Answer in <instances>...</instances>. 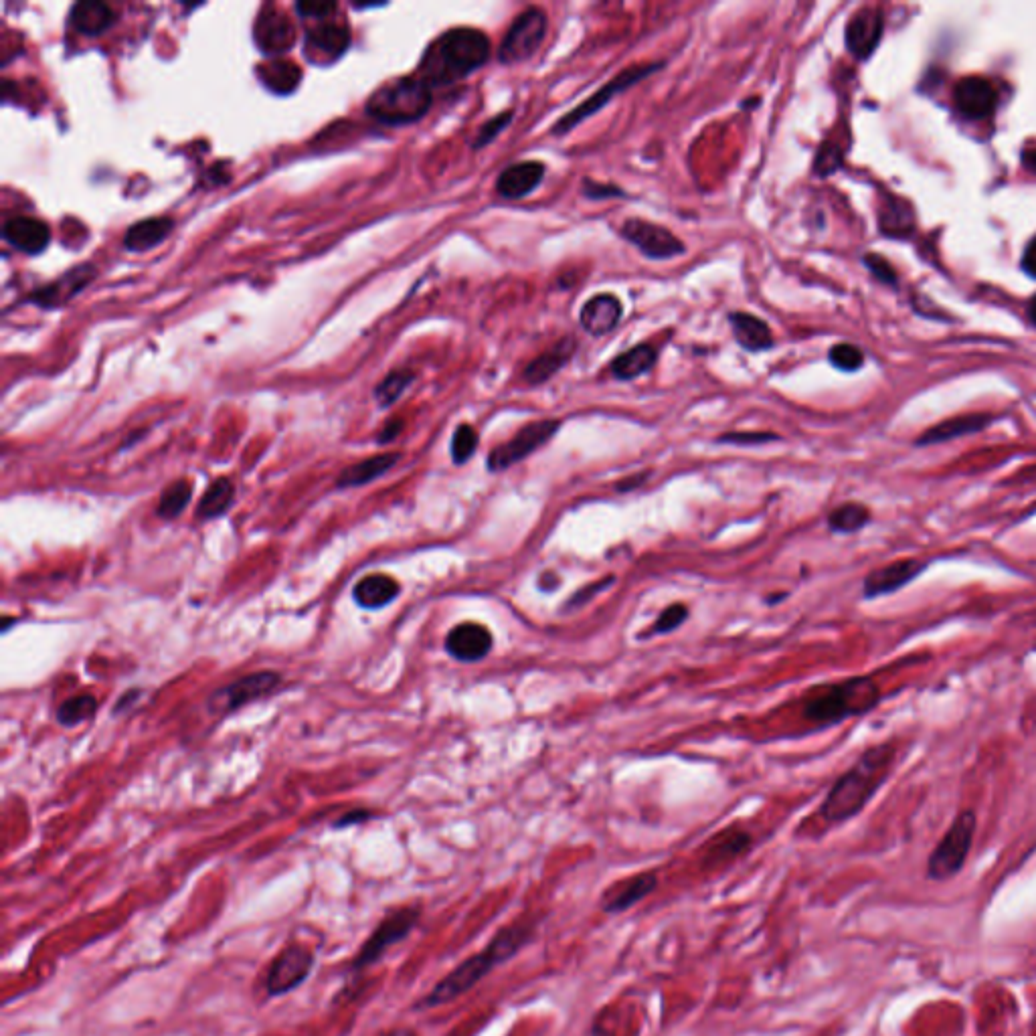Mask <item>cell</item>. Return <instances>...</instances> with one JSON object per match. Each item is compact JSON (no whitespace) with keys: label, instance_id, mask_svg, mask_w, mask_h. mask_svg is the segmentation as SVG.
Instances as JSON below:
<instances>
[{"label":"cell","instance_id":"obj_1","mask_svg":"<svg viewBox=\"0 0 1036 1036\" xmlns=\"http://www.w3.org/2000/svg\"><path fill=\"white\" fill-rule=\"evenodd\" d=\"M535 927H537V923L531 919H518L512 925H506L500 931H496V935L490 939V943L482 949V952L464 960L442 982H438L436 988L421 1000V1006L423 1008L444 1006V1004L460 998L462 994L470 992L496 966L508 962L510 958H514L518 952H521V949L531 941Z\"/></svg>","mask_w":1036,"mask_h":1036},{"label":"cell","instance_id":"obj_2","mask_svg":"<svg viewBox=\"0 0 1036 1036\" xmlns=\"http://www.w3.org/2000/svg\"><path fill=\"white\" fill-rule=\"evenodd\" d=\"M893 759L895 747L891 743L869 747L830 788L820 808V816L830 824H840L862 812V808L871 802V798L885 784L891 773Z\"/></svg>","mask_w":1036,"mask_h":1036},{"label":"cell","instance_id":"obj_3","mask_svg":"<svg viewBox=\"0 0 1036 1036\" xmlns=\"http://www.w3.org/2000/svg\"><path fill=\"white\" fill-rule=\"evenodd\" d=\"M490 39L470 27H458L442 33L431 43L419 63V79L429 88H440L462 81L478 71L490 59Z\"/></svg>","mask_w":1036,"mask_h":1036},{"label":"cell","instance_id":"obj_4","mask_svg":"<svg viewBox=\"0 0 1036 1036\" xmlns=\"http://www.w3.org/2000/svg\"><path fill=\"white\" fill-rule=\"evenodd\" d=\"M879 701L881 688L871 676H852L808 690L802 699V717L814 727H830L873 711Z\"/></svg>","mask_w":1036,"mask_h":1036},{"label":"cell","instance_id":"obj_5","mask_svg":"<svg viewBox=\"0 0 1036 1036\" xmlns=\"http://www.w3.org/2000/svg\"><path fill=\"white\" fill-rule=\"evenodd\" d=\"M431 108V88L419 77L391 79L371 94L367 114L383 124H411Z\"/></svg>","mask_w":1036,"mask_h":1036},{"label":"cell","instance_id":"obj_6","mask_svg":"<svg viewBox=\"0 0 1036 1036\" xmlns=\"http://www.w3.org/2000/svg\"><path fill=\"white\" fill-rule=\"evenodd\" d=\"M976 832V814L964 810L949 826L945 836L939 840L927 862V877L933 881H945L956 877L970 854Z\"/></svg>","mask_w":1036,"mask_h":1036},{"label":"cell","instance_id":"obj_7","mask_svg":"<svg viewBox=\"0 0 1036 1036\" xmlns=\"http://www.w3.org/2000/svg\"><path fill=\"white\" fill-rule=\"evenodd\" d=\"M664 63H638V65H632L624 71H620L616 77H612L603 88H599L591 98H587L583 104H579L577 108H573L569 114H565L551 130L553 136H565L569 134L571 130H575V126H579L581 122H585L587 118L595 116L603 106H608L618 94H624L628 92L632 85L640 83L642 79H646L648 75L656 73L658 69H662Z\"/></svg>","mask_w":1036,"mask_h":1036},{"label":"cell","instance_id":"obj_8","mask_svg":"<svg viewBox=\"0 0 1036 1036\" xmlns=\"http://www.w3.org/2000/svg\"><path fill=\"white\" fill-rule=\"evenodd\" d=\"M549 29V17L539 7H529L512 21L510 29L506 31L500 49L498 59L504 65H516L525 63L537 55L541 49Z\"/></svg>","mask_w":1036,"mask_h":1036},{"label":"cell","instance_id":"obj_9","mask_svg":"<svg viewBox=\"0 0 1036 1036\" xmlns=\"http://www.w3.org/2000/svg\"><path fill=\"white\" fill-rule=\"evenodd\" d=\"M559 427H561L559 419H537V421L527 423L525 427L518 429L508 442L500 444L498 448H494L488 454V460H486L488 470L504 472L510 466H516L518 462H523L525 458L533 456L537 450H541L545 444H549L555 438Z\"/></svg>","mask_w":1036,"mask_h":1036},{"label":"cell","instance_id":"obj_10","mask_svg":"<svg viewBox=\"0 0 1036 1036\" xmlns=\"http://www.w3.org/2000/svg\"><path fill=\"white\" fill-rule=\"evenodd\" d=\"M421 917V909L417 905L413 907H399L385 915L377 929L367 937V941L361 945L359 952L353 960V972L365 970L367 966L379 962L383 954L395 943L403 941L417 925Z\"/></svg>","mask_w":1036,"mask_h":1036},{"label":"cell","instance_id":"obj_11","mask_svg":"<svg viewBox=\"0 0 1036 1036\" xmlns=\"http://www.w3.org/2000/svg\"><path fill=\"white\" fill-rule=\"evenodd\" d=\"M280 682H282V676L274 670L253 672L249 676H243V678L223 686L221 690H217V693L209 699V711L217 713V715L233 713L257 699L268 697L280 686Z\"/></svg>","mask_w":1036,"mask_h":1036},{"label":"cell","instance_id":"obj_12","mask_svg":"<svg viewBox=\"0 0 1036 1036\" xmlns=\"http://www.w3.org/2000/svg\"><path fill=\"white\" fill-rule=\"evenodd\" d=\"M314 968V954L306 945L290 943L272 962L266 974V992L270 996H284L308 980Z\"/></svg>","mask_w":1036,"mask_h":1036},{"label":"cell","instance_id":"obj_13","mask_svg":"<svg viewBox=\"0 0 1036 1036\" xmlns=\"http://www.w3.org/2000/svg\"><path fill=\"white\" fill-rule=\"evenodd\" d=\"M620 233L648 259H672L686 251V245L672 231L644 219L624 221Z\"/></svg>","mask_w":1036,"mask_h":1036},{"label":"cell","instance_id":"obj_14","mask_svg":"<svg viewBox=\"0 0 1036 1036\" xmlns=\"http://www.w3.org/2000/svg\"><path fill=\"white\" fill-rule=\"evenodd\" d=\"M925 569L927 563L921 559H897L867 575L865 583H862V595L867 599H875L895 593L907 583L915 581Z\"/></svg>","mask_w":1036,"mask_h":1036},{"label":"cell","instance_id":"obj_15","mask_svg":"<svg viewBox=\"0 0 1036 1036\" xmlns=\"http://www.w3.org/2000/svg\"><path fill=\"white\" fill-rule=\"evenodd\" d=\"M255 43L266 55H278L292 49L296 43V29L284 11L278 7H266L259 13L253 27Z\"/></svg>","mask_w":1036,"mask_h":1036},{"label":"cell","instance_id":"obj_16","mask_svg":"<svg viewBox=\"0 0 1036 1036\" xmlns=\"http://www.w3.org/2000/svg\"><path fill=\"white\" fill-rule=\"evenodd\" d=\"M958 112L970 120H986L998 108V92L984 77H964L954 90Z\"/></svg>","mask_w":1036,"mask_h":1036},{"label":"cell","instance_id":"obj_17","mask_svg":"<svg viewBox=\"0 0 1036 1036\" xmlns=\"http://www.w3.org/2000/svg\"><path fill=\"white\" fill-rule=\"evenodd\" d=\"M883 37V15L879 9H860L846 25V49L856 59H869Z\"/></svg>","mask_w":1036,"mask_h":1036},{"label":"cell","instance_id":"obj_18","mask_svg":"<svg viewBox=\"0 0 1036 1036\" xmlns=\"http://www.w3.org/2000/svg\"><path fill=\"white\" fill-rule=\"evenodd\" d=\"M545 172L547 166L539 160L516 162L500 172L496 181V195L510 201L525 199L541 187Z\"/></svg>","mask_w":1036,"mask_h":1036},{"label":"cell","instance_id":"obj_19","mask_svg":"<svg viewBox=\"0 0 1036 1036\" xmlns=\"http://www.w3.org/2000/svg\"><path fill=\"white\" fill-rule=\"evenodd\" d=\"M494 646L490 630L476 622H464L450 630L446 638V650L460 662L484 660Z\"/></svg>","mask_w":1036,"mask_h":1036},{"label":"cell","instance_id":"obj_20","mask_svg":"<svg viewBox=\"0 0 1036 1036\" xmlns=\"http://www.w3.org/2000/svg\"><path fill=\"white\" fill-rule=\"evenodd\" d=\"M656 887H658L656 873H640V875L624 879V881L616 883L614 887L606 889V893L601 895L599 905L603 911H608V913H622V911L630 909L632 905H636L638 901L652 895Z\"/></svg>","mask_w":1036,"mask_h":1036},{"label":"cell","instance_id":"obj_21","mask_svg":"<svg viewBox=\"0 0 1036 1036\" xmlns=\"http://www.w3.org/2000/svg\"><path fill=\"white\" fill-rule=\"evenodd\" d=\"M622 314V302L614 294H597L583 304L579 312V322L587 334L603 336L620 324Z\"/></svg>","mask_w":1036,"mask_h":1036},{"label":"cell","instance_id":"obj_22","mask_svg":"<svg viewBox=\"0 0 1036 1036\" xmlns=\"http://www.w3.org/2000/svg\"><path fill=\"white\" fill-rule=\"evenodd\" d=\"M351 43L349 29L338 23H322L306 35V55L314 61H334Z\"/></svg>","mask_w":1036,"mask_h":1036},{"label":"cell","instance_id":"obj_23","mask_svg":"<svg viewBox=\"0 0 1036 1036\" xmlns=\"http://www.w3.org/2000/svg\"><path fill=\"white\" fill-rule=\"evenodd\" d=\"M577 351V340L567 336L563 340H559L557 344H553V347L549 351H545L543 355H539L537 359H533L525 373H523V379L531 385V387H537V385H543L547 383L549 379H553L563 367L569 365V361L573 359Z\"/></svg>","mask_w":1036,"mask_h":1036},{"label":"cell","instance_id":"obj_24","mask_svg":"<svg viewBox=\"0 0 1036 1036\" xmlns=\"http://www.w3.org/2000/svg\"><path fill=\"white\" fill-rule=\"evenodd\" d=\"M3 237H5V241H9L19 251L29 253V255H37V253H41L49 245L51 233H49V227L41 219L27 217V215H17V217H11L5 223Z\"/></svg>","mask_w":1036,"mask_h":1036},{"label":"cell","instance_id":"obj_25","mask_svg":"<svg viewBox=\"0 0 1036 1036\" xmlns=\"http://www.w3.org/2000/svg\"><path fill=\"white\" fill-rule=\"evenodd\" d=\"M729 322L741 349L749 353H761L773 347V334L761 318L747 312H733Z\"/></svg>","mask_w":1036,"mask_h":1036},{"label":"cell","instance_id":"obj_26","mask_svg":"<svg viewBox=\"0 0 1036 1036\" xmlns=\"http://www.w3.org/2000/svg\"><path fill=\"white\" fill-rule=\"evenodd\" d=\"M399 583L385 573L363 577L355 585V601L365 610H381L399 597Z\"/></svg>","mask_w":1036,"mask_h":1036},{"label":"cell","instance_id":"obj_27","mask_svg":"<svg viewBox=\"0 0 1036 1036\" xmlns=\"http://www.w3.org/2000/svg\"><path fill=\"white\" fill-rule=\"evenodd\" d=\"M114 11L106 3H98V0H85V3H77L69 11V23L75 31L83 35H100L106 29L114 25Z\"/></svg>","mask_w":1036,"mask_h":1036},{"label":"cell","instance_id":"obj_28","mask_svg":"<svg viewBox=\"0 0 1036 1036\" xmlns=\"http://www.w3.org/2000/svg\"><path fill=\"white\" fill-rule=\"evenodd\" d=\"M988 423H990L988 415H962L956 419H947V421L927 429L925 434L917 440V446L941 444V442H949L954 438L976 434V431L984 429Z\"/></svg>","mask_w":1036,"mask_h":1036},{"label":"cell","instance_id":"obj_29","mask_svg":"<svg viewBox=\"0 0 1036 1036\" xmlns=\"http://www.w3.org/2000/svg\"><path fill=\"white\" fill-rule=\"evenodd\" d=\"M399 460H401V454H397V452H389V454H379V456L367 458V460H363L359 464H353V466H349L347 470H344L338 476L336 486L338 488L365 486V484L377 480L379 476H383L385 472H389Z\"/></svg>","mask_w":1036,"mask_h":1036},{"label":"cell","instance_id":"obj_30","mask_svg":"<svg viewBox=\"0 0 1036 1036\" xmlns=\"http://www.w3.org/2000/svg\"><path fill=\"white\" fill-rule=\"evenodd\" d=\"M658 361V351L652 347V344H638V347H632L630 351L618 355L612 365H610V371L612 375L618 379V381H634L642 375H646Z\"/></svg>","mask_w":1036,"mask_h":1036},{"label":"cell","instance_id":"obj_31","mask_svg":"<svg viewBox=\"0 0 1036 1036\" xmlns=\"http://www.w3.org/2000/svg\"><path fill=\"white\" fill-rule=\"evenodd\" d=\"M175 221L168 217H150L134 223L124 235V247L130 251H146L168 237Z\"/></svg>","mask_w":1036,"mask_h":1036},{"label":"cell","instance_id":"obj_32","mask_svg":"<svg viewBox=\"0 0 1036 1036\" xmlns=\"http://www.w3.org/2000/svg\"><path fill=\"white\" fill-rule=\"evenodd\" d=\"M257 75L264 81L268 90H272L274 94L286 96L298 88V83L302 79V69L294 61L276 59V61H268L264 65H259Z\"/></svg>","mask_w":1036,"mask_h":1036},{"label":"cell","instance_id":"obj_33","mask_svg":"<svg viewBox=\"0 0 1036 1036\" xmlns=\"http://www.w3.org/2000/svg\"><path fill=\"white\" fill-rule=\"evenodd\" d=\"M873 518V512L867 504L862 502H844L830 510L828 514V529L832 533L840 535H852L865 529Z\"/></svg>","mask_w":1036,"mask_h":1036},{"label":"cell","instance_id":"obj_34","mask_svg":"<svg viewBox=\"0 0 1036 1036\" xmlns=\"http://www.w3.org/2000/svg\"><path fill=\"white\" fill-rule=\"evenodd\" d=\"M94 276V270L90 266H83V268H77L69 274H65L59 282L39 290L35 294V302L41 304V306H55V304H61L63 300H69L73 294H77L85 284H88Z\"/></svg>","mask_w":1036,"mask_h":1036},{"label":"cell","instance_id":"obj_35","mask_svg":"<svg viewBox=\"0 0 1036 1036\" xmlns=\"http://www.w3.org/2000/svg\"><path fill=\"white\" fill-rule=\"evenodd\" d=\"M233 500H235V486H233V482L229 478H217L207 488L203 498L199 500L197 514H199V518H217V516L225 514L231 508Z\"/></svg>","mask_w":1036,"mask_h":1036},{"label":"cell","instance_id":"obj_36","mask_svg":"<svg viewBox=\"0 0 1036 1036\" xmlns=\"http://www.w3.org/2000/svg\"><path fill=\"white\" fill-rule=\"evenodd\" d=\"M881 231L891 237H905L913 229V215L903 201L891 199L881 209Z\"/></svg>","mask_w":1036,"mask_h":1036},{"label":"cell","instance_id":"obj_37","mask_svg":"<svg viewBox=\"0 0 1036 1036\" xmlns=\"http://www.w3.org/2000/svg\"><path fill=\"white\" fill-rule=\"evenodd\" d=\"M191 496H193V486L191 482L187 480H179V482H172L160 496V502H158V516L166 518V521H172V518H177L185 508L187 504L191 502Z\"/></svg>","mask_w":1036,"mask_h":1036},{"label":"cell","instance_id":"obj_38","mask_svg":"<svg viewBox=\"0 0 1036 1036\" xmlns=\"http://www.w3.org/2000/svg\"><path fill=\"white\" fill-rule=\"evenodd\" d=\"M98 701L94 695H77L65 701L57 711V721L65 727H75L96 715Z\"/></svg>","mask_w":1036,"mask_h":1036},{"label":"cell","instance_id":"obj_39","mask_svg":"<svg viewBox=\"0 0 1036 1036\" xmlns=\"http://www.w3.org/2000/svg\"><path fill=\"white\" fill-rule=\"evenodd\" d=\"M749 846H751V836L743 830L731 828V830L721 832L717 838H713L709 850L715 858L725 860V858H735V856L743 854Z\"/></svg>","mask_w":1036,"mask_h":1036},{"label":"cell","instance_id":"obj_40","mask_svg":"<svg viewBox=\"0 0 1036 1036\" xmlns=\"http://www.w3.org/2000/svg\"><path fill=\"white\" fill-rule=\"evenodd\" d=\"M415 381V375L411 371H393L389 373L375 389V399L381 407H387L391 405L393 401H397L403 391Z\"/></svg>","mask_w":1036,"mask_h":1036},{"label":"cell","instance_id":"obj_41","mask_svg":"<svg viewBox=\"0 0 1036 1036\" xmlns=\"http://www.w3.org/2000/svg\"><path fill=\"white\" fill-rule=\"evenodd\" d=\"M478 450V434L476 429L468 423L458 425L452 438V460L460 466L466 464Z\"/></svg>","mask_w":1036,"mask_h":1036},{"label":"cell","instance_id":"obj_42","mask_svg":"<svg viewBox=\"0 0 1036 1036\" xmlns=\"http://www.w3.org/2000/svg\"><path fill=\"white\" fill-rule=\"evenodd\" d=\"M830 363L840 371L852 373L865 363V355L854 344H836V347L830 349Z\"/></svg>","mask_w":1036,"mask_h":1036},{"label":"cell","instance_id":"obj_43","mask_svg":"<svg viewBox=\"0 0 1036 1036\" xmlns=\"http://www.w3.org/2000/svg\"><path fill=\"white\" fill-rule=\"evenodd\" d=\"M690 616V610L684 606V603H672V606H668L666 610L660 612L658 620L654 622L652 626V634H670L674 630H678L686 618Z\"/></svg>","mask_w":1036,"mask_h":1036},{"label":"cell","instance_id":"obj_44","mask_svg":"<svg viewBox=\"0 0 1036 1036\" xmlns=\"http://www.w3.org/2000/svg\"><path fill=\"white\" fill-rule=\"evenodd\" d=\"M777 440H780V436L769 434V431H731V434H723L717 438V442L731 446H761Z\"/></svg>","mask_w":1036,"mask_h":1036},{"label":"cell","instance_id":"obj_45","mask_svg":"<svg viewBox=\"0 0 1036 1036\" xmlns=\"http://www.w3.org/2000/svg\"><path fill=\"white\" fill-rule=\"evenodd\" d=\"M512 118H514V114H512V112H502V114H498V116L490 118L484 126H480L478 136H476V140L472 142V146L478 150V148H484V146H488L490 142H494V138H498V136L506 130V126L512 122Z\"/></svg>","mask_w":1036,"mask_h":1036},{"label":"cell","instance_id":"obj_46","mask_svg":"<svg viewBox=\"0 0 1036 1036\" xmlns=\"http://www.w3.org/2000/svg\"><path fill=\"white\" fill-rule=\"evenodd\" d=\"M842 162V154L840 150L836 148V144H830V142H824L816 154V162H814V170L818 177H828L832 175L834 170H838Z\"/></svg>","mask_w":1036,"mask_h":1036},{"label":"cell","instance_id":"obj_47","mask_svg":"<svg viewBox=\"0 0 1036 1036\" xmlns=\"http://www.w3.org/2000/svg\"><path fill=\"white\" fill-rule=\"evenodd\" d=\"M581 191L589 199H622V197H626V193L622 189H618L616 185L597 183V181H591V179L583 181Z\"/></svg>","mask_w":1036,"mask_h":1036},{"label":"cell","instance_id":"obj_48","mask_svg":"<svg viewBox=\"0 0 1036 1036\" xmlns=\"http://www.w3.org/2000/svg\"><path fill=\"white\" fill-rule=\"evenodd\" d=\"M616 583V577L610 575V577H603V579H597L595 583L591 585H585L583 589H579L569 601H567V608H575V606H583V603H587L591 597H595L597 593H601L603 589H608L610 585Z\"/></svg>","mask_w":1036,"mask_h":1036},{"label":"cell","instance_id":"obj_49","mask_svg":"<svg viewBox=\"0 0 1036 1036\" xmlns=\"http://www.w3.org/2000/svg\"><path fill=\"white\" fill-rule=\"evenodd\" d=\"M865 264L881 282H887V284H895L897 282L895 270L885 262L881 255H873V253L865 255Z\"/></svg>","mask_w":1036,"mask_h":1036},{"label":"cell","instance_id":"obj_50","mask_svg":"<svg viewBox=\"0 0 1036 1036\" xmlns=\"http://www.w3.org/2000/svg\"><path fill=\"white\" fill-rule=\"evenodd\" d=\"M298 15L312 17V19H324L330 13L336 11V3H298L296 5Z\"/></svg>","mask_w":1036,"mask_h":1036},{"label":"cell","instance_id":"obj_51","mask_svg":"<svg viewBox=\"0 0 1036 1036\" xmlns=\"http://www.w3.org/2000/svg\"><path fill=\"white\" fill-rule=\"evenodd\" d=\"M1022 268L1026 274H1030L1032 278H1036V237L1026 245L1024 249V255H1022Z\"/></svg>","mask_w":1036,"mask_h":1036},{"label":"cell","instance_id":"obj_52","mask_svg":"<svg viewBox=\"0 0 1036 1036\" xmlns=\"http://www.w3.org/2000/svg\"><path fill=\"white\" fill-rule=\"evenodd\" d=\"M401 429H403V421H401V419H391V421H389V423H385V427L381 429V434H379V440H377V442H379V444L393 442V440L401 434Z\"/></svg>","mask_w":1036,"mask_h":1036},{"label":"cell","instance_id":"obj_53","mask_svg":"<svg viewBox=\"0 0 1036 1036\" xmlns=\"http://www.w3.org/2000/svg\"><path fill=\"white\" fill-rule=\"evenodd\" d=\"M648 476H650V472L628 476V478H624V480H620V482L616 484V490H618V492H632V490L640 488V486L648 480Z\"/></svg>","mask_w":1036,"mask_h":1036},{"label":"cell","instance_id":"obj_54","mask_svg":"<svg viewBox=\"0 0 1036 1036\" xmlns=\"http://www.w3.org/2000/svg\"><path fill=\"white\" fill-rule=\"evenodd\" d=\"M369 818H371V812H367V810H357V812H351V814H347V816H342V818L336 822V826H349V824H355V822H365V820H369Z\"/></svg>","mask_w":1036,"mask_h":1036},{"label":"cell","instance_id":"obj_55","mask_svg":"<svg viewBox=\"0 0 1036 1036\" xmlns=\"http://www.w3.org/2000/svg\"><path fill=\"white\" fill-rule=\"evenodd\" d=\"M559 583H561V579H559L555 573H545V575H541V579H539V587H541L543 591H547V593H551Z\"/></svg>","mask_w":1036,"mask_h":1036},{"label":"cell","instance_id":"obj_56","mask_svg":"<svg viewBox=\"0 0 1036 1036\" xmlns=\"http://www.w3.org/2000/svg\"><path fill=\"white\" fill-rule=\"evenodd\" d=\"M1022 164H1024V168H1028L1030 172H1034V175H1036V146L1034 148H1026L1022 152Z\"/></svg>","mask_w":1036,"mask_h":1036},{"label":"cell","instance_id":"obj_57","mask_svg":"<svg viewBox=\"0 0 1036 1036\" xmlns=\"http://www.w3.org/2000/svg\"><path fill=\"white\" fill-rule=\"evenodd\" d=\"M387 1036H417V1034L413 1030H409V1028H395Z\"/></svg>","mask_w":1036,"mask_h":1036},{"label":"cell","instance_id":"obj_58","mask_svg":"<svg viewBox=\"0 0 1036 1036\" xmlns=\"http://www.w3.org/2000/svg\"><path fill=\"white\" fill-rule=\"evenodd\" d=\"M1028 314H1030L1032 322L1036 324V298H1032V300H1030V306H1028Z\"/></svg>","mask_w":1036,"mask_h":1036}]
</instances>
